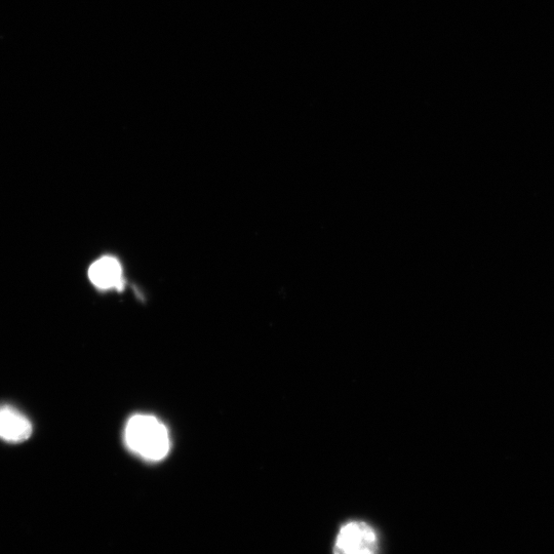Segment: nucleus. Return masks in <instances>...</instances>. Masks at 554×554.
Returning <instances> with one entry per match:
<instances>
[{"mask_svg":"<svg viewBox=\"0 0 554 554\" xmlns=\"http://www.w3.org/2000/svg\"><path fill=\"white\" fill-rule=\"evenodd\" d=\"M128 447L141 457L158 461L170 451V437L166 426L150 415H136L126 428Z\"/></svg>","mask_w":554,"mask_h":554,"instance_id":"f257e3e1","label":"nucleus"},{"mask_svg":"<svg viewBox=\"0 0 554 554\" xmlns=\"http://www.w3.org/2000/svg\"><path fill=\"white\" fill-rule=\"evenodd\" d=\"M379 540L372 526L362 521L344 524L337 535L334 554H378Z\"/></svg>","mask_w":554,"mask_h":554,"instance_id":"f03ea898","label":"nucleus"},{"mask_svg":"<svg viewBox=\"0 0 554 554\" xmlns=\"http://www.w3.org/2000/svg\"><path fill=\"white\" fill-rule=\"evenodd\" d=\"M32 434L29 419L11 406H0V439L10 443L27 441Z\"/></svg>","mask_w":554,"mask_h":554,"instance_id":"7ed1b4c3","label":"nucleus"},{"mask_svg":"<svg viewBox=\"0 0 554 554\" xmlns=\"http://www.w3.org/2000/svg\"><path fill=\"white\" fill-rule=\"evenodd\" d=\"M91 282L99 289L108 290L122 287L123 269L115 258L103 257L89 269Z\"/></svg>","mask_w":554,"mask_h":554,"instance_id":"20e7f679","label":"nucleus"}]
</instances>
